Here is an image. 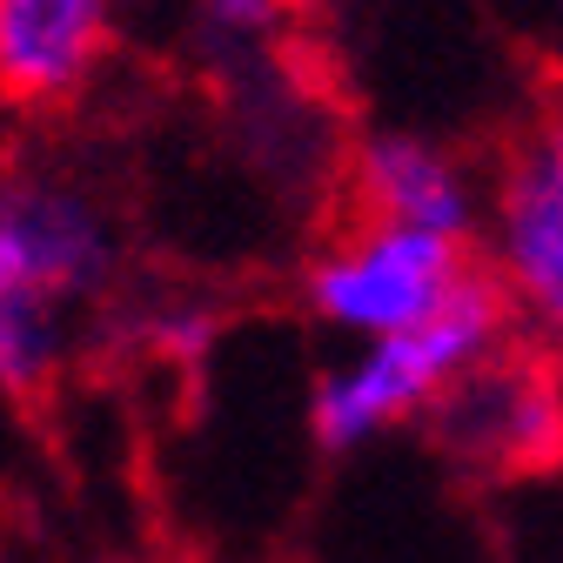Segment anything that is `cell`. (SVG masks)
Instances as JSON below:
<instances>
[{"label": "cell", "mask_w": 563, "mask_h": 563, "mask_svg": "<svg viewBox=\"0 0 563 563\" xmlns=\"http://www.w3.org/2000/svg\"><path fill=\"white\" fill-rule=\"evenodd\" d=\"M114 268L108 216L67 181L0 175V316H75Z\"/></svg>", "instance_id": "obj_5"}, {"label": "cell", "mask_w": 563, "mask_h": 563, "mask_svg": "<svg viewBox=\"0 0 563 563\" xmlns=\"http://www.w3.org/2000/svg\"><path fill=\"white\" fill-rule=\"evenodd\" d=\"M282 21H289V0H201V34L229 54L268 47Z\"/></svg>", "instance_id": "obj_8"}, {"label": "cell", "mask_w": 563, "mask_h": 563, "mask_svg": "<svg viewBox=\"0 0 563 563\" xmlns=\"http://www.w3.org/2000/svg\"><path fill=\"white\" fill-rule=\"evenodd\" d=\"M483 255L510 322L563 356V95H550L483 188Z\"/></svg>", "instance_id": "obj_3"}, {"label": "cell", "mask_w": 563, "mask_h": 563, "mask_svg": "<svg viewBox=\"0 0 563 563\" xmlns=\"http://www.w3.org/2000/svg\"><path fill=\"white\" fill-rule=\"evenodd\" d=\"M504 342H510V302H504V289L489 275H476L470 289L450 309H437L430 322L349 349L309 396V430H316L322 450L349 456V450L402 430V422L437 416V402L483 356H497Z\"/></svg>", "instance_id": "obj_1"}, {"label": "cell", "mask_w": 563, "mask_h": 563, "mask_svg": "<svg viewBox=\"0 0 563 563\" xmlns=\"http://www.w3.org/2000/svg\"><path fill=\"white\" fill-rule=\"evenodd\" d=\"M349 201H356L363 222L430 229L450 242H470L483 229L470 168L430 134H369L349 162Z\"/></svg>", "instance_id": "obj_6"}, {"label": "cell", "mask_w": 563, "mask_h": 563, "mask_svg": "<svg viewBox=\"0 0 563 563\" xmlns=\"http://www.w3.org/2000/svg\"><path fill=\"white\" fill-rule=\"evenodd\" d=\"M114 34V0H0V101L60 108L75 101Z\"/></svg>", "instance_id": "obj_7"}, {"label": "cell", "mask_w": 563, "mask_h": 563, "mask_svg": "<svg viewBox=\"0 0 563 563\" xmlns=\"http://www.w3.org/2000/svg\"><path fill=\"white\" fill-rule=\"evenodd\" d=\"M450 463L470 476H543L563 463V356L543 342H504L430 416Z\"/></svg>", "instance_id": "obj_4"}, {"label": "cell", "mask_w": 563, "mask_h": 563, "mask_svg": "<svg viewBox=\"0 0 563 563\" xmlns=\"http://www.w3.org/2000/svg\"><path fill=\"white\" fill-rule=\"evenodd\" d=\"M470 242L430 235V229H396V222H349L316 262H309V316L342 342H383L416 322L450 309L476 282Z\"/></svg>", "instance_id": "obj_2"}]
</instances>
